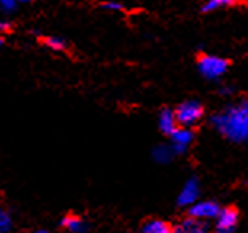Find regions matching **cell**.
<instances>
[{
  "mask_svg": "<svg viewBox=\"0 0 248 233\" xmlns=\"http://www.w3.org/2000/svg\"><path fill=\"white\" fill-rule=\"evenodd\" d=\"M42 44H44L46 48L56 53H64L67 51V42L62 39V37L58 35H45L42 37Z\"/></svg>",
  "mask_w": 248,
  "mask_h": 233,
  "instance_id": "13",
  "label": "cell"
},
{
  "mask_svg": "<svg viewBox=\"0 0 248 233\" xmlns=\"http://www.w3.org/2000/svg\"><path fill=\"white\" fill-rule=\"evenodd\" d=\"M228 69H229V61L223 56L202 53L197 58V71L208 82H218L228 72Z\"/></svg>",
  "mask_w": 248,
  "mask_h": 233,
  "instance_id": "2",
  "label": "cell"
},
{
  "mask_svg": "<svg viewBox=\"0 0 248 233\" xmlns=\"http://www.w3.org/2000/svg\"><path fill=\"white\" fill-rule=\"evenodd\" d=\"M12 30H13V24L10 23L7 16H3V19L0 21V32H2V35H8Z\"/></svg>",
  "mask_w": 248,
  "mask_h": 233,
  "instance_id": "17",
  "label": "cell"
},
{
  "mask_svg": "<svg viewBox=\"0 0 248 233\" xmlns=\"http://www.w3.org/2000/svg\"><path fill=\"white\" fill-rule=\"evenodd\" d=\"M34 233H48L46 230H37V232H34Z\"/></svg>",
  "mask_w": 248,
  "mask_h": 233,
  "instance_id": "20",
  "label": "cell"
},
{
  "mask_svg": "<svg viewBox=\"0 0 248 233\" xmlns=\"http://www.w3.org/2000/svg\"><path fill=\"white\" fill-rule=\"evenodd\" d=\"M203 114H205L203 105L197 99L183 101L181 104H178L175 107V115L179 126H189L191 128V126L197 125L203 118Z\"/></svg>",
  "mask_w": 248,
  "mask_h": 233,
  "instance_id": "3",
  "label": "cell"
},
{
  "mask_svg": "<svg viewBox=\"0 0 248 233\" xmlns=\"http://www.w3.org/2000/svg\"><path fill=\"white\" fill-rule=\"evenodd\" d=\"M239 222V213L235 208H223L215 219L216 233H232Z\"/></svg>",
  "mask_w": 248,
  "mask_h": 233,
  "instance_id": "7",
  "label": "cell"
},
{
  "mask_svg": "<svg viewBox=\"0 0 248 233\" xmlns=\"http://www.w3.org/2000/svg\"><path fill=\"white\" fill-rule=\"evenodd\" d=\"M157 125H159V130L162 134L170 137L173 131L179 126L176 115H175V109H168V107L162 109L159 114V118H157Z\"/></svg>",
  "mask_w": 248,
  "mask_h": 233,
  "instance_id": "8",
  "label": "cell"
},
{
  "mask_svg": "<svg viewBox=\"0 0 248 233\" xmlns=\"http://www.w3.org/2000/svg\"><path fill=\"white\" fill-rule=\"evenodd\" d=\"M219 211L221 208L216 201L205 200V201H195L192 206H189L187 214L199 220H210V219H216Z\"/></svg>",
  "mask_w": 248,
  "mask_h": 233,
  "instance_id": "4",
  "label": "cell"
},
{
  "mask_svg": "<svg viewBox=\"0 0 248 233\" xmlns=\"http://www.w3.org/2000/svg\"><path fill=\"white\" fill-rule=\"evenodd\" d=\"M199 195H200L199 179L195 176L189 177L187 181L184 182L181 192H179V195H178V206L189 208V206H192L195 201H199Z\"/></svg>",
  "mask_w": 248,
  "mask_h": 233,
  "instance_id": "6",
  "label": "cell"
},
{
  "mask_svg": "<svg viewBox=\"0 0 248 233\" xmlns=\"http://www.w3.org/2000/svg\"><path fill=\"white\" fill-rule=\"evenodd\" d=\"M176 155L175 149H173L171 144H157L154 149H152V160L159 165H167L173 160V157Z\"/></svg>",
  "mask_w": 248,
  "mask_h": 233,
  "instance_id": "10",
  "label": "cell"
},
{
  "mask_svg": "<svg viewBox=\"0 0 248 233\" xmlns=\"http://www.w3.org/2000/svg\"><path fill=\"white\" fill-rule=\"evenodd\" d=\"M194 142V131L189 126H178L170 136V144L175 149L176 155H183Z\"/></svg>",
  "mask_w": 248,
  "mask_h": 233,
  "instance_id": "5",
  "label": "cell"
},
{
  "mask_svg": "<svg viewBox=\"0 0 248 233\" xmlns=\"http://www.w3.org/2000/svg\"><path fill=\"white\" fill-rule=\"evenodd\" d=\"M12 225H13L12 216H10V213L7 209H2L0 211V230H2L3 233H8L10 229H12Z\"/></svg>",
  "mask_w": 248,
  "mask_h": 233,
  "instance_id": "16",
  "label": "cell"
},
{
  "mask_svg": "<svg viewBox=\"0 0 248 233\" xmlns=\"http://www.w3.org/2000/svg\"><path fill=\"white\" fill-rule=\"evenodd\" d=\"M210 123L231 142L240 144L248 141V98L235 101L213 114L210 116Z\"/></svg>",
  "mask_w": 248,
  "mask_h": 233,
  "instance_id": "1",
  "label": "cell"
},
{
  "mask_svg": "<svg viewBox=\"0 0 248 233\" xmlns=\"http://www.w3.org/2000/svg\"><path fill=\"white\" fill-rule=\"evenodd\" d=\"M99 8L104 10V12H110V13H124L125 12V5L119 0H104V2L99 3Z\"/></svg>",
  "mask_w": 248,
  "mask_h": 233,
  "instance_id": "14",
  "label": "cell"
},
{
  "mask_svg": "<svg viewBox=\"0 0 248 233\" xmlns=\"http://www.w3.org/2000/svg\"><path fill=\"white\" fill-rule=\"evenodd\" d=\"M232 93H234V88L229 87V85H223L221 88H218V94H219V96H223V98L231 96Z\"/></svg>",
  "mask_w": 248,
  "mask_h": 233,
  "instance_id": "18",
  "label": "cell"
},
{
  "mask_svg": "<svg viewBox=\"0 0 248 233\" xmlns=\"http://www.w3.org/2000/svg\"><path fill=\"white\" fill-rule=\"evenodd\" d=\"M239 3V0H205L200 7L202 13H215L224 8H232Z\"/></svg>",
  "mask_w": 248,
  "mask_h": 233,
  "instance_id": "12",
  "label": "cell"
},
{
  "mask_svg": "<svg viewBox=\"0 0 248 233\" xmlns=\"http://www.w3.org/2000/svg\"><path fill=\"white\" fill-rule=\"evenodd\" d=\"M19 5H29V3H32L34 0H18Z\"/></svg>",
  "mask_w": 248,
  "mask_h": 233,
  "instance_id": "19",
  "label": "cell"
},
{
  "mask_svg": "<svg viewBox=\"0 0 248 233\" xmlns=\"http://www.w3.org/2000/svg\"><path fill=\"white\" fill-rule=\"evenodd\" d=\"M141 233H173V227L162 219H151L142 224Z\"/></svg>",
  "mask_w": 248,
  "mask_h": 233,
  "instance_id": "11",
  "label": "cell"
},
{
  "mask_svg": "<svg viewBox=\"0 0 248 233\" xmlns=\"http://www.w3.org/2000/svg\"><path fill=\"white\" fill-rule=\"evenodd\" d=\"M60 225L62 229H66L69 233H85L88 230L87 222L82 219L80 216L76 214H67L60 220Z\"/></svg>",
  "mask_w": 248,
  "mask_h": 233,
  "instance_id": "9",
  "label": "cell"
},
{
  "mask_svg": "<svg viewBox=\"0 0 248 233\" xmlns=\"http://www.w3.org/2000/svg\"><path fill=\"white\" fill-rule=\"evenodd\" d=\"M19 7L18 0H0V8H2L3 16H10L16 12V8Z\"/></svg>",
  "mask_w": 248,
  "mask_h": 233,
  "instance_id": "15",
  "label": "cell"
}]
</instances>
